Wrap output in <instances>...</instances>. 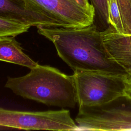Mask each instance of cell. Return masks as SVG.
Returning <instances> with one entry per match:
<instances>
[{
  "instance_id": "6da1fadb",
  "label": "cell",
  "mask_w": 131,
  "mask_h": 131,
  "mask_svg": "<svg viewBox=\"0 0 131 131\" xmlns=\"http://www.w3.org/2000/svg\"><path fill=\"white\" fill-rule=\"evenodd\" d=\"M37 32L54 44L59 57L74 72H98L129 75L112 59L105 48L101 31L93 24L81 28L37 27Z\"/></svg>"
},
{
  "instance_id": "7a4b0ae2",
  "label": "cell",
  "mask_w": 131,
  "mask_h": 131,
  "mask_svg": "<svg viewBox=\"0 0 131 131\" xmlns=\"http://www.w3.org/2000/svg\"><path fill=\"white\" fill-rule=\"evenodd\" d=\"M5 86L17 95L48 105L73 108L77 104L73 75L49 66L38 64L23 76L8 77Z\"/></svg>"
},
{
  "instance_id": "3957f363",
  "label": "cell",
  "mask_w": 131,
  "mask_h": 131,
  "mask_svg": "<svg viewBox=\"0 0 131 131\" xmlns=\"http://www.w3.org/2000/svg\"><path fill=\"white\" fill-rule=\"evenodd\" d=\"M128 75L75 71L73 74L79 107L99 106L124 95Z\"/></svg>"
},
{
  "instance_id": "277c9868",
  "label": "cell",
  "mask_w": 131,
  "mask_h": 131,
  "mask_svg": "<svg viewBox=\"0 0 131 131\" xmlns=\"http://www.w3.org/2000/svg\"><path fill=\"white\" fill-rule=\"evenodd\" d=\"M78 130H131V99L122 96L99 106L79 107Z\"/></svg>"
},
{
  "instance_id": "5b68a950",
  "label": "cell",
  "mask_w": 131,
  "mask_h": 131,
  "mask_svg": "<svg viewBox=\"0 0 131 131\" xmlns=\"http://www.w3.org/2000/svg\"><path fill=\"white\" fill-rule=\"evenodd\" d=\"M0 127L25 130H78L68 110L28 112L0 107Z\"/></svg>"
},
{
  "instance_id": "8992f818",
  "label": "cell",
  "mask_w": 131,
  "mask_h": 131,
  "mask_svg": "<svg viewBox=\"0 0 131 131\" xmlns=\"http://www.w3.org/2000/svg\"><path fill=\"white\" fill-rule=\"evenodd\" d=\"M61 27L81 28L94 24L95 13L74 0H28Z\"/></svg>"
},
{
  "instance_id": "52a82bcc",
  "label": "cell",
  "mask_w": 131,
  "mask_h": 131,
  "mask_svg": "<svg viewBox=\"0 0 131 131\" xmlns=\"http://www.w3.org/2000/svg\"><path fill=\"white\" fill-rule=\"evenodd\" d=\"M0 17L31 27H61L28 0H0Z\"/></svg>"
},
{
  "instance_id": "ba28073f",
  "label": "cell",
  "mask_w": 131,
  "mask_h": 131,
  "mask_svg": "<svg viewBox=\"0 0 131 131\" xmlns=\"http://www.w3.org/2000/svg\"><path fill=\"white\" fill-rule=\"evenodd\" d=\"M106 49L111 57L131 75V33H118L111 25L101 31Z\"/></svg>"
},
{
  "instance_id": "9c48e42d",
  "label": "cell",
  "mask_w": 131,
  "mask_h": 131,
  "mask_svg": "<svg viewBox=\"0 0 131 131\" xmlns=\"http://www.w3.org/2000/svg\"><path fill=\"white\" fill-rule=\"evenodd\" d=\"M0 61L18 64L30 69L38 64L23 51L15 36L11 35L0 37Z\"/></svg>"
},
{
  "instance_id": "30bf717a",
  "label": "cell",
  "mask_w": 131,
  "mask_h": 131,
  "mask_svg": "<svg viewBox=\"0 0 131 131\" xmlns=\"http://www.w3.org/2000/svg\"><path fill=\"white\" fill-rule=\"evenodd\" d=\"M109 25L112 26L116 31L124 34L121 12L117 0H107Z\"/></svg>"
},
{
  "instance_id": "8fae6325",
  "label": "cell",
  "mask_w": 131,
  "mask_h": 131,
  "mask_svg": "<svg viewBox=\"0 0 131 131\" xmlns=\"http://www.w3.org/2000/svg\"><path fill=\"white\" fill-rule=\"evenodd\" d=\"M30 27L29 25L0 17V37L7 35L16 36L27 32Z\"/></svg>"
},
{
  "instance_id": "7c38bea8",
  "label": "cell",
  "mask_w": 131,
  "mask_h": 131,
  "mask_svg": "<svg viewBox=\"0 0 131 131\" xmlns=\"http://www.w3.org/2000/svg\"><path fill=\"white\" fill-rule=\"evenodd\" d=\"M123 22L124 34L131 33V0H117Z\"/></svg>"
},
{
  "instance_id": "4fadbf2b",
  "label": "cell",
  "mask_w": 131,
  "mask_h": 131,
  "mask_svg": "<svg viewBox=\"0 0 131 131\" xmlns=\"http://www.w3.org/2000/svg\"><path fill=\"white\" fill-rule=\"evenodd\" d=\"M95 9V17L104 26L105 29L109 26L107 0H90Z\"/></svg>"
},
{
  "instance_id": "5bb4252c",
  "label": "cell",
  "mask_w": 131,
  "mask_h": 131,
  "mask_svg": "<svg viewBox=\"0 0 131 131\" xmlns=\"http://www.w3.org/2000/svg\"><path fill=\"white\" fill-rule=\"evenodd\" d=\"M75 2L78 4L79 6L82 7L83 8L86 9V10L95 13V9L93 5L90 3L89 0H74Z\"/></svg>"
},
{
  "instance_id": "9a60e30c",
  "label": "cell",
  "mask_w": 131,
  "mask_h": 131,
  "mask_svg": "<svg viewBox=\"0 0 131 131\" xmlns=\"http://www.w3.org/2000/svg\"><path fill=\"white\" fill-rule=\"evenodd\" d=\"M124 96L131 99V75H128L125 81Z\"/></svg>"
}]
</instances>
